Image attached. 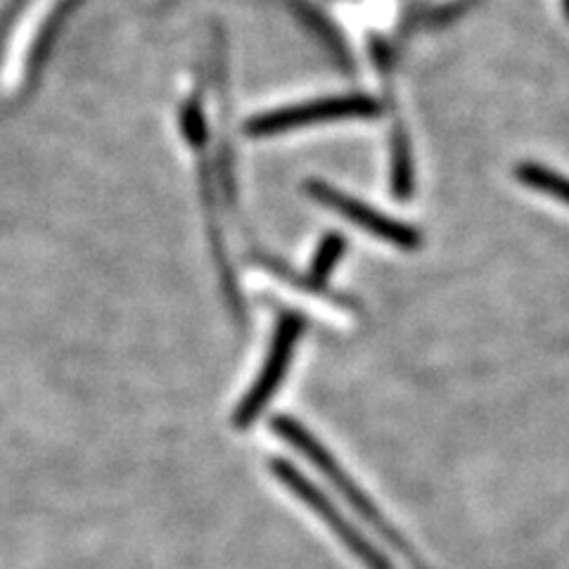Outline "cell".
I'll return each mask as SVG.
<instances>
[{"mask_svg":"<svg viewBox=\"0 0 569 569\" xmlns=\"http://www.w3.org/2000/svg\"><path fill=\"white\" fill-rule=\"evenodd\" d=\"M562 8H565V14H567V20H569V0H562Z\"/></svg>","mask_w":569,"mask_h":569,"instance_id":"obj_7","label":"cell"},{"mask_svg":"<svg viewBox=\"0 0 569 569\" xmlns=\"http://www.w3.org/2000/svg\"><path fill=\"white\" fill-rule=\"evenodd\" d=\"M271 470H273L278 482L288 487L299 498V501H305L318 515V518L335 531V537L340 539L368 569H391V562L387 560L382 550L372 546L361 531H356L345 515L337 512V508L330 503V498L326 493H320L309 482V479L292 466V462L276 458V460H271Z\"/></svg>","mask_w":569,"mask_h":569,"instance_id":"obj_4","label":"cell"},{"mask_svg":"<svg viewBox=\"0 0 569 569\" xmlns=\"http://www.w3.org/2000/svg\"><path fill=\"white\" fill-rule=\"evenodd\" d=\"M307 194L313 202L328 207L330 211L337 213V217H342L351 226L363 230V233L378 238L391 247H397V249H401V252H416V249H420V244H422V236L413 226L391 219V217H387V213L376 211V207L356 200V198H351V194L337 190L323 181H309Z\"/></svg>","mask_w":569,"mask_h":569,"instance_id":"obj_3","label":"cell"},{"mask_svg":"<svg viewBox=\"0 0 569 569\" xmlns=\"http://www.w3.org/2000/svg\"><path fill=\"white\" fill-rule=\"evenodd\" d=\"M345 249H347V242H345L342 236H337V233H330V236H326L323 240H320L316 254L311 259L309 284H313V288H320V284H326V280L335 271L337 261L345 257Z\"/></svg>","mask_w":569,"mask_h":569,"instance_id":"obj_6","label":"cell"},{"mask_svg":"<svg viewBox=\"0 0 569 569\" xmlns=\"http://www.w3.org/2000/svg\"><path fill=\"white\" fill-rule=\"evenodd\" d=\"M515 176H518V181L525 183L527 188L548 194V198H553L569 207V178L558 173L556 169L541 167L537 162H525L515 169Z\"/></svg>","mask_w":569,"mask_h":569,"instance_id":"obj_5","label":"cell"},{"mask_svg":"<svg viewBox=\"0 0 569 569\" xmlns=\"http://www.w3.org/2000/svg\"><path fill=\"white\" fill-rule=\"evenodd\" d=\"M378 114V102L366 96H345V98H323L299 104L278 107V110L263 112L247 123L249 136L266 138L280 136L295 129L313 127V123L349 121V119H370Z\"/></svg>","mask_w":569,"mask_h":569,"instance_id":"obj_2","label":"cell"},{"mask_svg":"<svg viewBox=\"0 0 569 569\" xmlns=\"http://www.w3.org/2000/svg\"><path fill=\"white\" fill-rule=\"evenodd\" d=\"M305 330H307V320L295 311H284L278 318V326L273 332L269 356H266V363L259 370L252 389H249L242 397V401L238 403L236 413H233V425L238 427V430H247V427H252L257 422V418L263 413V408L271 403L284 376H288L297 345L301 340V335H305Z\"/></svg>","mask_w":569,"mask_h":569,"instance_id":"obj_1","label":"cell"}]
</instances>
